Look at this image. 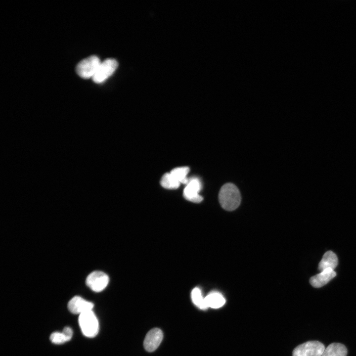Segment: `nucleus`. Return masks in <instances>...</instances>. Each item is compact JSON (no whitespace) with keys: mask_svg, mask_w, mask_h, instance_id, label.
<instances>
[{"mask_svg":"<svg viewBox=\"0 0 356 356\" xmlns=\"http://www.w3.org/2000/svg\"><path fill=\"white\" fill-rule=\"evenodd\" d=\"M109 281V277L105 273L101 271H94L87 276L86 283L93 291L99 292L106 287Z\"/></svg>","mask_w":356,"mask_h":356,"instance_id":"6","label":"nucleus"},{"mask_svg":"<svg viewBox=\"0 0 356 356\" xmlns=\"http://www.w3.org/2000/svg\"><path fill=\"white\" fill-rule=\"evenodd\" d=\"M219 200L223 209L228 211L234 210L240 204V191L234 184L227 183L221 187L219 192Z\"/></svg>","mask_w":356,"mask_h":356,"instance_id":"1","label":"nucleus"},{"mask_svg":"<svg viewBox=\"0 0 356 356\" xmlns=\"http://www.w3.org/2000/svg\"><path fill=\"white\" fill-rule=\"evenodd\" d=\"M101 63L96 55H91L81 61L77 65V74L82 78H92Z\"/></svg>","mask_w":356,"mask_h":356,"instance_id":"3","label":"nucleus"},{"mask_svg":"<svg viewBox=\"0 0 356 356\" xmlns=\"http://www.w3.org/2000/svg\"><path fill=\"white\" fill-rule=\"evenodd\" d=\"M63 333L70 340L73 335L72 329L69 327H65L63 330Z\"/></svg>","mask_w":356,"mask_h":356,"instance_id":"18","label":"nucleus"},{"mask_svg":"<svg viewBox=\"0 0 356 356\" xmlns=\"http://www.w3.org/2000/svg\"><path fill=\"white\" fill-rule=\"evenodd\" d=\"M118 67V62L112 58H108L101 62L95 75L92 78L97 84L103 82L111 76Z\"/></svg>","mask_w":356,"mask_h":356,"instance_id":"5","label":"nucleus"},{"mask_svg":"<svg viewBox=\"0 0 356 356\" xmlns=\"http://www.w3.org/2000/svg\"><path fill=\"white\" fill-rule=\"evenodd\" d=\"M201 188L202 184L199 179L197 178H191L183 190V196L190 202L200 203L203 200V197L199 194Z\"/></svg>","mask_w":356,"mask_h":356,"instance_id":"7","label":"nucleus"},{"mask_svg":"<svg viewBox=\"0 0 356 356\" xmlns=\"http://www.w3.org/2000/svg\"><path fill=\"white\" fill-rule=\"evenodd\" d=\"M325 349L324 345L319 341H308L296 347L293 356H321Z\"/></svg>","mask_w":356,"mask_h":356,"instance_id":"4","label":"nucleus"},{"mask_svg":"<svg viewBox=\"0 0 356 356\" xmlns=\"http://www.w3.org/2000/svg\"><path fill=\"white\" fill-rule=\"evenodd\" d=\"M347 349L344 345L333 343L325 349L321 356H346Z\"/></svg>","mask_w":356,"mask_h":356,"instance_id":"13","label":"nucleus"},{"mask_svg":"<svg viewBox=\"0 0 356 356\" xmlns=\"http://www.w3.org/2000/svg\"><path fill=\"white\" fill-rule=\"evenodd\" d=\"M93 307L94 305L92 302L88 301L78 296L73 297L68 304L69 311L74 314L79 315L86 312L92 311Z\"/></svg>","mask_w":356,"mask_h":356,"instance_id":"9","label":"nucleus"},{"mask_svg":"<svg viewBox=\"0 0 356 356\" xmlns=\"http://www.w3.org/2000/svg\"><path fill=\"white\" fill-rule=\"evenodd\" d=\"M338 260L336 255L332 251H327L323 255L318 264V269L322 271L327 269L334 270L337 266Z\"/></svg>","mask_w":356,"mask_h":356,"instance_id":"11","label":"nucleus"},{"mask_svg":"<svg viewBox=\"0 0 356 356\" xmlns=\"http://www.w3.org/2000/svg\"><path fill=\"white\" fill-rule=\"evenodd\" d=\"M191 297L193 304L200 309L205 310L208 309L205 303V298L203 297L201 291L199 288L193 289Z\"/></svg>","mask_w":356,"mask_h":356,"instance_id":"16","label":"nucleus"},{"mask_svg":"<svg viewBox=\"0 0 356 356\" xmlns=\"http://www.w3.org/2000/svg\"><path fill=\"white\" fill-rule=\"evenodd\" d=\"M336 275L335 271L332 269H325L318 274L311 277L310 279V284L315 288L321 287Z\"/></svg>","mask_w":356,"mask_h":356,"instance_id":"10","label":"nucleus"},{"mask_svg":"<svg viewBox=\"0 0 356 356\" xmlns=\"http://www.w3.org/2000/svg\"><path fill=\"white\" fill-rule=\"evenodd\" d=\"M79 324L83 334L85 336L92 338L98 334L99 323L92 310L80 314Z\"/></svg>","mask_w":356,"mask_h":356,"instance_id":"2","label":"nucleus"},{"mask_svg":"<svg viewBox=\"0 0 356 356\" xmlns=\"http://www.w3.org/2000/svg\"><path fill=\"white\" fill-rule=\"evenodd\" d=\"M225 303L224 298L219 292H211L205 297V303L207 308L218 309L222 307Z\"/></svg>","mask_w":356,"mask_h":356,"instance_id":"12","label":"nucleus"},{"mask_svg":"<svg viewBox=\"0 0 356 356\" xmlns=\"http://www.w3.org/2000/svg\"><path fill=\"white\" fill-rule=\"evenodd\" d=\"M50 340L54 344H61L70 340L62 331L61 332H54L52 333L50 336Z\"/></svg>","mask_w":356,"mask_h":356,"instance_id":"17","label":"nucleus"},{"mask_svg":"<svg viewBox=\"0 0 356 356\" xmlns=\"http://www.w3.org/2000/svg\"><path fill=\"white\" fill-rule=\"evenodd\" d=\"M160 183L162 186L169 189L178 188L180 183L170 173H166L163 176Z\"/></svg>","mask_w":356,"mask_h":356,"instance_id":"15","label":"nucleus"},{"mask_svg":"<svg viewBox=\"0 0 356 356\" xmlns=\"http://www.w3.org/2000/svg\"><path fill=\"white\" fill-rule=\"evenodd\" d=\"M189 171V168L187 167L176 168L171 171L170 173L180 183L187 184L189 178L187 175Z\"/></svg>","mask_w":356,"mask_h":356,"instance_id":"14","label":"nucleus"},{"mask_svg":"<svg viewBox=\"0 0 356 356\" xmlns=\"http://www.w3.org/2000/svg\"><path fill=\"white\" fill-rule=\"evenodd\" d=\"M163 334L161 329L153 328L147 333L143 342L144 348L149 352L154 351L161 344Z\"/></svg>","mask_w":356,"mask_h":356,"instance_id":"8","label":"nucleus"}]
</instances>
